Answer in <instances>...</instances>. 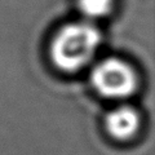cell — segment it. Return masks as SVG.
<instances>
[{"label": "cell", "instance_id": "cell-1", "mask_svg": "<svg viewBox=\"0 0 155 155\" xmlns=\"http://www.w3.org/2000/svg\"><path fill=\"white\" fill-rule=\"evenodd\" d=\"M101 43V32L91 22L69 23L56 34L51 47L54 65L64 71L81 69L94 56Z\"/></svg>", "mask_w": 155, "mask_h": 155}, {"label": "cell", "instance_id": "cell-2", "mask_svg": "<svg viewBox=\"0 0 155 155\" xmlns=\"http://www.w3.org/2000/svg\"><path fill=\"white\" fill-rule=\"evenodd\" d=\"M94 89L109 98H124L136 88V75L125 62L109 58L94 67L91 75Z\"/></svg>", "mask_w": 155, "mask_h": 155}, {"label": "cell", "instance_id": "cell-3", "mask_svg": "<svg viewBox=\"0 0 155 155\" xmlns=\"http://www.w3.org/2000/svg\"><path fill=\"white\" fill-rule=\"evenodd\" d=\"M140 125L138 114L129 106H120L106 116V129L113 137L127 140L132 137Z\"/></svg>", "mask_w": 155, "mask_h": 155}, {"label": "cell", "instance_id": "cell-4", "mask_svg": "<svg viewBox=\"0 0 155 155\" xmlns=\"http://www.w3.org/2000/svg\"><path fill=\"white\" fill-rule=\"evenodd\" d=\"M78 9L88 19H100L113 12L115 0H78Z\"/></svg>", "mask_w": 155, "mask_h": 155}]
</instances>
